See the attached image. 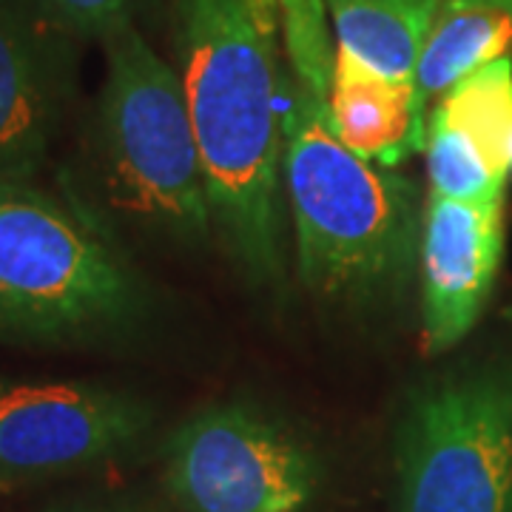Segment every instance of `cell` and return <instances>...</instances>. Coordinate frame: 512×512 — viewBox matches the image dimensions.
Instances as JSON below:
<instances>
[{
    "mask_svg": "<svg viewBox=\"0 0 512 512\" xmlns=\"http://www.w3.org/2000/svg\"><path fill=\"white\" fill-rule=\"evenodd\" d=\"M148 421L146 404L103 384L0 379V490L114 458Z\"/></svg>",
    "mask_w": 512,
    "mask_h": 512,
    "instance_id": "cell-7",
    "label": "cell"
},
{
    "mask_svg": "<svg viewBox=\"0 0 512 512\" xmlns=\"http://www.w3.org/2000/svg\"><path fill=\"white\" fill-rule=\"evenodd\" d=\"M512 0H444L416 66V120L427 131L430 97L510 55Z\"/></svg>",
    "mask_w": 512,
    "mask_h": 512,
    "instance_id": "cell-12",
    "label": "cell"
},
{
    "mask_svg": "<svg viewBox=\"0 0 512 512\" xmlns=\"http://www.w3.org/2000/svg\"><path fill=\"white\" fill-rule=\"evenodd\" d=\"M510 171H512V134H510Z\"/></svg>",
    "mask_w": 512,
    "mask_h": 512,
    "instance_id": "cell-16",
    "label": "cell"
},
{
    "mask_svg": "<svg viewBox=\"0 0 512 512\" xmlns=\"http://www.w3.org/2000/svg\"><path fill=\"white\" fill-rule=\"evenodd\" d=\"M69 35L37 0H0V180H35L69 100Z\"/></svg>",
    "mask_w": 512,
    "mask_h": 512,
    "instance_id": "cell-8",
    "label": "cell"
},
{
    "mask_svg": "<svg viewBox=\"0 0 512 512\" xmlns=\"http://www.w3.org/2000/svg\"><path fill=\"white\" fill-rule=\"evenodd\" d=\"M103 43L106 83L94 120L103 200L114 214L151 231L202 237L214 214L180 74L134 23Z\"/></svg>",
    "mask_w": 512,
    "mask_h": 512,
    "instance_id": "cell-4",
    "label": "cell"
},
{
    "mask_svg": "<svg viewBox=\"0 0 512 512\" xmlns=\"http://www.w3.org/2000/svg\"><path fill=\"white\" fill-rule=\"evenodd\" d=\"M504 256V200L458 202L430 194L421 211L424 350L444 353L473 330Z\"/></svg>",
    "mask_w": 512,
    "mask_h": 512,
    "instance_id": "cell-9",
    "label": "cell"
},
{
    "mask_svg": "<svg viewBox=\"0 0 512 512\" xmlns=\"http://www.w3.org/2000/svg\"><path fill=\"white\" fill-rule=\"evenodd\" d=\"M328 120L342 146L382 168L424 148L413 80H390L345 49H336L333 60Z\"/></svg>",
    "mask_w": 512,
    "mask_h": 512,
    "instance_id": "cell-11",
    "label": "cell"
},
{
    "mask_svg": "<svg viewBox=\"0 0 512 512\" xmlns=\"http://www.w3.org/2000/svg\"><path fill=\"white\" fill-rule=\"evenodd\" d=\"M345 49L390 80H413L444 0H325Z\"/></svg>",
    "mask_w": 512,
    "mask_h": 512,
    "instance_id": "cell-13",
    "label": "cell"
},
{
    "mask_svg": "<svg viewBox=\"0 0 512 512\" xmlns=\"http://www.w3.org/2000/svg\"><path fill=\"white\" fill-rule=\"evenodd\" d=\"M512 57H501L441 94L427 111L424 151L430 194L501 202L510 180Z\"/></svg>",
    "mask_w": 512,
    "mask_h": 512,
    "instance_id": "cell-10",
    "label": "cell"
},
{
    "mask_svg": "<svg viewBox=\"0 0 512 512\" xmlns=\"http://www.w3.org/2000/svg\"><path fill=\"white\" fill-rule=\"evenodd\" d=\"M402 512H512V373L424 387L399 433Z\"/></svg>",
    "mask_w": 512,
    "mask_h": 512,
    "instance_id": "cell-5",
    "label": "cell"
},
{
    "mask_svg": "<svg viewBox=\"0 0 512 512\" xmlns=\"http://www.w3.org/2000/svg\"><path fill=\"white\" fill-rule=\"evenodd\" d=\"M165 484L188 512H302L319 487V461L282 421L225 404L174 433Z\"/></svg>",
    "mask_w": 512,
    "mask_h": 512,
    "instance_id": "cell-6",
    "label": "cell"
},
{
    "mask_svg": "<svg viewBox=\"0 0 512 512\" xmlns=\"http://www.w3.org/2000/svg\"><path fill=\"white\" fill-rule=\"evenodd\" d=\"M177 57L211 214L256 282L282 276L288 80L274 0H174Z\"/></svg>",
    "mask_w": 512,
    "mask_h": 512,
    "instance_id": "cell-1",
    "label": "cell"
},
{
    "mask_svg": "<svg viewBox=\"0 0 512 512\" xmlns=\"http://www.w3.org/2000/svg\"><path fill=\"white\" fill-rule=\"evenodd\" d=\"M140 311V279L100 225L35 180H0V339H94Z\"/></svg>",
    "mask_w": 512,
    "mask_h": 512,
    "instance_id": "cell-3",
    "label": "cell"
},
{
    "mask_svg": "<svg viewBox=\"0 0 512 512\" xmlns=\"http://www.w3.org/2000/svg\"><path fill=\"white\" fill-rule=\"evenodd\" d=\"M282 40L291 60L296 83L328 103L330 80H333V60L328 35V3L325 0H274Z\"/></svg>",
    "mask_w": 512,
    "mask_h": 512,
    "instance_id": "cell-14",
    "label": "cell"
},
{
    "mask_svg": "<svg viewBox=\"0 0 512 512\" xmlns=\"http://www.w3.org/2000/svg\"><path fill=\"white\" fill-rule=\"evenodd\" d=\"M282 174L305 285L330 299H370L399 288L419 254L416 185L339 143L328 103L296 77L285 103Z\"/></svg>",
    "mask_w": 512,
    "mask_h": 512,
    "instance_id": "cell-2",
    "label": "cell"
},
{
    "mask_svg": "<svg viewBox=\"0 0 512 512\" xmlns=\"http://www.w3.org/2000/svg\"><path fill=\"white\" fill-rule=\"evenodd\" d=\"M46 18L69 37L106 40L126 23H134L137 0H37Z\"/></svg>",
    "mask_w": 512,
    "mask_h": 512,
    "instance_id": "cell-15",
    "label": "cell"
}]
</instances>
